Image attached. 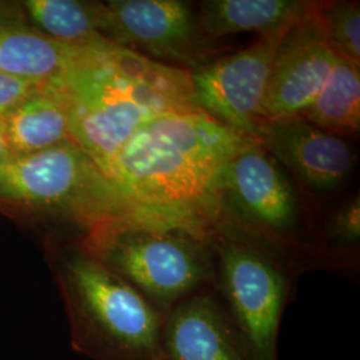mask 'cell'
I'll return each instance as SVG.
<instances>
[{"label":"cell","mask_w":360,"mask_h":360,"mask_svg":"<svg viewBox=\"0 0 360 360\" xmlns=\"http://www.w3.org/2000/svg\"><path fill=\"white\" fill-rule=\"evenodd\" d=\"M203 217L139 208L86 232L80 243L167 315L184 299L215 283Z\"/></svg>","instance_id":"3957f363"},{"label":"cell","mask_w":360,"mask_h":360,"mask_svg":"<svg viewBox=\"0 0 360 360\" xmlns=\"http://www.w3.org/2000/svg\"><path fill=\"white\" fill-rule=\"evenodd\" d=\"M39 87L41 84L0 72V119L13 111Z\"/></svg>","instance_id":"ffe728a7"},{"label":"cell","mask_w":360,"mask_h":360,"mask_svg":"<svg viewBox=\"0 0 360 360\" xmlns=\"http://www.w3.org/2000/svg\"><path fill=\"white\" fill-rule=\"evenodd\" d=\"M27 16L44 35L70 46L104 40L96 28L94 1L26 0Z\"/></svg>","instance_id":"e0dca14e"},{"label":"cell","mask_w":360,"mask_h":360,"mask_svg":"<svg viewBox=\"0 0 360 360\" xmlns=\"http://www.w3.org/2000/svg\"><path fill=\"white\" fill-rule=\"evenodd\" d=\"M75 46L60 43L0 11V72L37 84H51L63 74Z\"/></svg>","instance_id":"4fadbf2b"},{"label":"cell","mask_w":360,"mask_h":360,"mask_svg":"<svg viewBox=\"0 0 360 360\" xmlns=\"http://www.w3.org/2000/svg\"><path fill=\"white\" fill-rule=\"evenodd\" d=\"M315 1L279 43L262 105V120L299 116L314 102L338 55L330 46Z\"/></svg>","instance_id":"30bf717a"},{"label":"cell","mask_w":360,"mask_h":360,"mask_svg":"<svg viewBox=\"0 0 360 360\" xmlns=\"http://www.w3.org/2000/svg\"><path fill=\"white\" fill-rule=\"evenodd\" d=\"M291 25L260 37L245 50L190 70L199 108L221 124L257 139L275 55Z\"/></svg>","instance_id":"9c48e42d"},{"label":"cell","mask_w":360,"mask_h":360,"mask_svg":"<svg viewBox=\"0 0 360 360\" xmlns=\"http://www.w3.org/2000/svg\"><path fill=\"white\" fill-rule=\"evenodd\" d=\"M72 349L92 360H167L166 315L86 250L80 240L52 257Z\"/></svg>","instance_id":"277c9868"},{"label":"cell","mask_w":360,"mask_h":360,"mask_svg":"<svg viewBox=\"0 0 360 360\" xmlns=\"http://www.w3.org/2000/svg\"><path fill=\"white\" fill-rule=\"evenodd\" d=\"M217 208H224L231 218L226 223L285 257L306 250L295 193L278 162L259 143L236 155L221 172L214 198L215 215Z\"/></svg>","instance_id":"52a82bcc"},{"label":"cell","mask_w":360,"mask_h":360,"mask_svg":"<svg viewBox=\"0 0 360 360\" xmlns=\"http://www.w3.org/2000/svg\"><path fill=\"white\" fill-rule=\"evenodd\" d=\"M51 86L65 96L71 141L104 174L146 123L200 110L190 70L155 62L105 39L75 46L70 63Z\"/></svg>","instance_id":"6da1fadb"},{"label":"cell","mask_w":360,"mask_h":360,"mask_svg":"<svg viewBox=\"0 0 360 360\" xmlns=\"http://www.w3.org/2000/svg\"><path fill=\"white\" fill-rule=\"evenodd\" d=\"M318 13L336 55L360 65L359 1H319Z\"/></svg>","instance_id":"ac0fdd59"},{"label":"cell","mask_w":360,"mask_h":360,"mask_svg":"<svg viewBox=\"0 0 360 360\" xmlns=\"http://www.w3.org/2000/svg\"><path fill=\"white\" fill-rule=\"evenodd\" d=\"M257 139L221 124L203 110L160 116L138 129L105 175L141 208L215 221L219 179Z\"/></svg>","instance_id":"7a4b0ae2"},{"label":"cell","mask_w":360,"mask_h":360,"mask_svg":"<svg viewBox=\"0 0 360 360\" xmlns=\"http://www.w3.org/2000/svg\"><path fill=\"white\" fill-rule=\"evenodd\" d=\"M0 203L72 221L84 233L141 208L74 142L1 165Z\"/></svg>","instance_id":"5b68a950"},{"label":"cell","mask_w":360,"mask_h":360,"mask_svg":"<svg viewBox=\"0 0 360 360\" xmlns=\"http://www.w3.org/2000/svg\"><path fill=\"white\" fill-rule=\"evenodd\" d=\"M10 159H11V155H10L8 146H7L4 126H3V122H1V119H0V166L4 165L6 162H8Z\"/></svg>","instance_id":"44dd1931"},{"label":"cell","mask_w":360,"mask_h":360,"mask_svg":"<svg viewBox=\"0 0 360 360\" xmlns=\"http://www.w3.org/2000/svg\"><path fill=\"white\" fill-rule=\"evenodd\" d=\"M314 4L315 1L303 0H207L200 3L196 15L199 28L207 38L242 32L263 37L294 23Z\"/></svg>","instance_id":"9a60e30c"},{"label":"cell","mask_w":360,"mask_h":360,"mask_svg":"<svg viewBox=\"0 0 360 360\" xmlns=\"http://www.w3.org/2000/svg\"><path fill=\"white\" fill-rule=\"evenodd\" d=\"M360 239L359 196L351 199L340 210L336 211L330 221L322 243V251L327 254L354 250Z\"/></svg>","instance_id":"d6986e66"},{"label":"cell","mask_w":360,"mask_h":360,"mask_svg":"<svg viewBox=\"0 0 360 360\" xmlns=\"http://www.w3.org/2000/svg\"><path fill=\"white\" fill-rule=\"evenodd\" d=\"M259 144L297 179L316 191H331L347 178L356 154L343 138L300 116L262 120Z\"/></svg>","instance_id":"8fae6325"},{"label":"cell","mask_w":360,"mask_h":360,"mask_svg":"<svg viewBox=\"0 0 360 360\" xmlns=\"http://www.w3.org/2000/svg\"><path fill=\"white\" fill-rule=\"evenodd\" d=\"M314 126L339 138L355 136L360 129V65L338 58L322 90L300 114Z\"/></svg>","instance_id":"2e32d148"},{"label":"cell","mask_w":360,"mask_h":360,"mask_svg":"<svg viewBox=\"0 0 360 360\" xmlns=\"http://www.w3.org/2000/svg\"><path fill=\"white\" fill-rule=\"evenodd\" d=\"M208 243L214 290L257 360H278L279 326L291 292L285 255L226 221L214 223Z\"/></svg>","instance_id":"8992f818"},{"label":"cell","mask_w":360,"mask_h":360,"mask_svg":"<svg viewBox=\"0 0 360 360\" xmlns=\"http://www.w3.org/2000/svg\"><path fill=\"white\" fill-rule=\"evenodd\" d=\"M99 34L151 60L193 70L217 53L198 15L181 0L94 1Z\"/></svg>","instance_id":"ba28073f"},{"label":"cell","mask_w":360,"mask_h":360,"mask_svg":"<svg viewBox=\"0 0 360 360\" xmlns=\"http://www.w3.org/2000/svg\"><path fill=\"white\" fill-rule=\"evenodd\" d=\"M163 346L167 360H257L214 287L168 312Z\"/></svg>","instance_id":"7c38bea8"},{"label":"cell","mask_w":360,"mask_h":360,"mask_svg":"<svg viewBox=\"0 0 360 360\" xmlns=\"http://www.w3.org/2000/svg\"><path fill=\"white\" fill-rule=\"evenodd\" d=\"M1 122L11 159L72 142L65 96L51 84L39 87Z\"/></svg>","instance_id":"5bb4252c"}]
</instances>
